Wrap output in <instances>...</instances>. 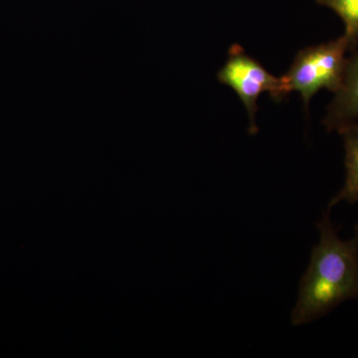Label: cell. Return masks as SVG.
Here are the masks:
<instances>
[{
	"mask_svg": "<svg viewBox=\"0 0 358 358\" xmlns=\"http://www.w3.org/2000/svg\"><path fill=\"white\" fill-rule=\"evenodd\" d=\"M317 228L320 243L313 247L292 313L294 326L313 322L339 303L358 298V225L352 239L343 241L329 219V210Z\"/></svg>",
	"mask_w": 358,
	"mask_h": 358,
	"instance_id": "cell-1",
	"label": "cell"
},
{
	"mask_svg": "<svg viewBox=\"0 0 358 358\" xmlns=\"http://www.w3.org/2000/svg\"><path fill=\"white\" fill-rule=\"evenodd\" d=\"M348 50H352V47L343 35L333 41L299 52L288 73L284 75L289 93L298 92L308 108L317 92H338L345 77Z\"/></svg>",
	"mask_w": 358,
	"mask_h": 358,
	"instance_id": "cell-2",
	"label": "cell"
},
{
	"mask_svg": "<svg viewBox=\"0 0 358 358\" xmlns=\"http://www.w3.org/2000/svg\"><path fill=\"white\" fill-rule=\"evenodd\" d=\"M220 83L236 92L248 113L249 131L256 134L257 102L263 93L274 100H282L289 94L285 76L275 77L268 72L258 61L249 56L240 45H233L225 64L218 72Z\"/></svg>",
	"mask_w": 358,
	"mask_h": 358,
	"instance_id": "cell-3",
	"label": "cell"
},
{
	"mask_svg": "<svg viewBox=\"0 0 358 358\" xmlns=\"http://www.w3.org/2000/svg\"><path fill=\"white\" fill-rule=\"evenodd\" d=\"M358 120V51L348 58L345 77L333 102L327 108L324 124L327 131H336Z\"/></svg>",
	"mask_w": 358,
	"mask_h": 358,
	"instance_id": "cell-4",
	"label": "cell"
},
{
	"mask_svg": "<svg viewBox=\"0 0 358 358\" xmlns=\"http://www.w3.org/2000/svg\"><path fill=\"white\" fill-rule=\"evenodd\" d=\"M338 133L345 145V181L343 189L329 202V209L341 201L350 204L358 201V124L352 122L339 129Z\"/></svg>",
	"mask_w": 358,
	"mask_h": 358,
	"instance_id": "cell-5",
	"label": "cell"
},
{
	"mask_svg": "<svg viewBox=\"0 0 358 358\" xmlns=\"http://www.w3.org/2000/svg\"><path fill=\"white\" fill-rule=\"evenodd\" d=\"M317 3L329 7L345 23V36L352 49L358 43V0H317Z\"/></svg>",
	"mask_w": 358,
	"mask_h": 358,
	"instance_id": "cell-6",
	"label": "cell"
}]
</instances>
